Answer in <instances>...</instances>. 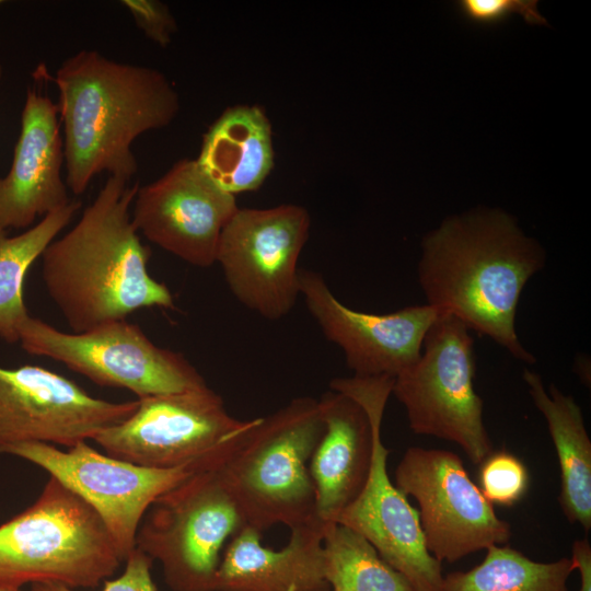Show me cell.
<instances>
[{"label": "cell", "instance_id": "1", "mask_svg": "<svg viewBox=\"0 0 591 591\" xmlns=\"http://www.w3.org/2000/svg\"><path fill=\"white\" fill-rule=\"evenodd\" d=\"M542 246L497 209L447 219L422 241L418 281L427 304L532 364L515 315L526 282L545 265Z\"/></svg>", "mask_w": 591, "mask_h": 591}, {"label": "cell", "instance_id": "2", "mask_svg": "<svg viewBox=\"0 0 591 591\" xmlns=\"http://www.w3.org/2000/svg\"><path fill=\"white\" fill-rule=\"evenodd\" d=\"M138 188L108 175L74 227L42 254L45 288L74 333L174 306L170 289L148 271L150 251L131 220Z\"/></svg>", "mask_w": 591, "mask_h": 591}, {"label": "cell", "instance_id": "3", "mask_svg": "<svg viewBox=\"0 0 591 591\" xmlns=\"http://www.w3.org/2000/svg\"><path fill=\"white\" fill-rule=\"evenodd\" d=\"M55 83L66 185L76 195L102 172L129 181L138 171L134 140L169 126L179 112L178 94L162 72L118 62L92 49L68 57Z\"/></svg>", "mask_w": 591, "mask_h": 591}, {"label": "cell", "instance_id": "4", "mask_svg": "<svg viewBox=\"0 0 591 591\" xmlns=\"http://www.w3.org/2000/svg\"><path fill=\"white\" fill-rule=\"evenodd\" d=\"M324 433L318 399H291L258 417L217 464L246 526L263 534L276 524L289 529L317 519L311 456Z\"/></svg>", "mask_w": 591, "mask_h": 591}, {"label": "cell", "instance_id": "5", "mask_svg": "<svg viewBox=\"0 0 591 591\" xmlns=\"http://www.w3.org/2000/svg\"><path fill=\"white\" fill-rule=\"evenodd\" d=\"M123 561L96 511L51 476L34 503L0 525V589L95 588Z\"/></svg>", "mask_w": 591, "mask_h": 591}, {"label": "cell", "instance_id": "6", "mask_svg": "<svg viewBox=\"0 0 591 591\" xmlns=\"http://www.w3.org/2000/svg\"><path fill=\"white\" fill-rule=\"evenodd\" d=\"M245 526L216 464L157 498L139 525L136 548L160 563L172 591H215L221 551Z\"/></svg>", "mask_w": 591, "mask_h": 591}, {"label": "cell", "instance_id": "7", "mask_svg": "<svg viewBox=\"0 0 591 591\" xmlns=\"http://www.w3.org/2000/svg\"><path fill=\"white\" fill-rule=\"evenodd\" d=\"M475 369L470 329L443 313L427 332L419 359L394 378L392 394L414 433L456 443L472 463L480 464L493 442L474 389Z\"/></svg>", "mask_w": 591, "mask_h": 591}, {"label": "cell", "instance_id": "8", "mask_svg": "<svg viewBox=\"0 0 591 591\" xmlns=\"http://www.w3.org/2000/svg\"><path fill=\"white\" fill-rule=\"evenodd\" d=\"M137 401L132 415L93 440L107 455L150 468L220 461L257 421L233 417L209 386Z\"/></svg>", "mask_w": 591, "mask_h": 591}, {"label": "cell", "instance_id": "9", "mask_svg": "<svg viewBox=\"0 0 591 591\" xmlns=\"http://www.w3.org/2000/svg\"><path fill=\"white\" fill-rule=\"evenodd\" d=\"M19 341L28 354L59 361L102 386L126 389L138 398L208 386L181 354L155 345L126 320L83 333H65L28 315Z\"/></svg>", "mask_w": 591, "mask_h": 591}, {"label": "cell", "instance_id": "10", "mask_svg": "<svg viewBox=\"0 0 591 591\" xmlns=\"http://www.w3.org/2000/svg\"><path fill=\"white\" fill-rule=\"evenodd\" d=\"M394 379L336 378L333 391L348 395L367 412L373 427L372 459L367 482L358 497L333 522L366 537L380 556L402 573L414 591H441V563L428 551L418 512L391 479L389 450L382 441V420Z\"/></svg>", "mask_w": 591, "mask_h": 591}, {"label": "cell", "instance_id": "11", "mask_svg": "<svg viewBox=\"0 0 591 591\" xmlns=\"http://www.w3.org/2000/svg\"><path fill=\"white\" fill-rule=\"evenodd\" d=\"M310 227L308 210L298 205L237 208L221 233L216 263L242 305L268 321L291 312Z\"/></svg>", "mask_w": 591, "mask_h": 591}, {"label": "cell", "instance_id": "12", "mask_svg": "<svg viewBox=\"0 0 591 591\" xmlns=\"http://www.w3.org/2000/svg\"><path fill=\"white\" fill-rule=\"evenodd\" d=\"M394 479L402 493L416 500L426 546L440 563H455L509 542V522L497 515L456 453L410 447Z\"/></svg>", "mask_w": 591, "mask_h": 591}, {"label": "cell", "instance_id": "13", "mask_svg": "<svg viewBox=\"0 0 591 591\" xmlns=\"http://www.w3.org/2000/svg\"><path fill=\"white\" fill-rule=\"evenodd\" d=\"M3 453L42 467L91 506L104 522L124 561L136 548L139 525L157 498L211 464L150 468L100 453L86 441L67 451L43 442L20 443L7 448Z\"/></svg>", "mask_w": 591, "mask_h": 591}, {"label": "cell", "instance_id": "14", "mask_svg": "<svg viewBox=\"0 0 591 591\" xmlns=\"http://www.w3.org/2000/svg\"><path fill=\"white\" fill-rule=\"evenodd\" d=\"M138 401L109 402L38 366L0 367V454L14 444L43 442L71 448L117 425Z\"/></svg>", "mask_w": 591, "mask_h": 591}, {"label": "cell", "instance_id": "15", "mask_svg": "<svg viewBox=\"0 0 591 591\" xmlns=\"http://www.w3.org/2000/svg\"><path fill=\"white\" fill-rule=\"evenodd\" d=\"M300 296L325 338L338 346L359 378H395L420 357L425 336L444 312L412 305L386 314L356 311L341 303L321 274L300 268Z\"/></svg>", "mask_w": 591, "mask_h": 591}, {"label": "cell", "instance_id": "16", "mask_svg": "<svg viewBox=\"0 0 591 591\" xmlns=\"http://www.w3.org/2000/svg\"><path fill=\"white\" fill-rule=\"evenodd\" d=\"M132 205L138 233L200 268L216 263L221 233L239 208L234 195L190 159L177 161L157 181L139 186Z\"/></svg>", "mask_w": 591, "mask_h": 591}, {"label": "cell", "instance_id": "17", "mask_svg": "<svg viewBox=\"0 0 591 591\" xmlns=\"http://www.w3.org/2000/svg\"><path fill=\"white\" fill-rule=\"evenodd\" d=\"M58 106L36 86L26 92L11 167L0 177V229L26 228L69 204L61 176Z\"/></svg>", "mask_w": 591, "mask_h": 591}, {"label": "cell", "instance_id": "18", "mask_svg": "<svg viewBox=\"0 0 591 591\" xmlns=\"http://www.w3.org/2000/svg\"><path fill=\"white\" fill-rule=\"evenodd\" d=\"M320 518L290 529L280 549L265 547L262 533L245 526L227 544L215 591H331L325 578Z\"/></svg>", "mask_w": 591, "mask_h": 591}, {"label": "cell", "instance_id": "19", "mask_svg": "<svg viewBox=\"0 0 591 591\" xmlns=\"http://www.w3.org/2000/svg\"><path fill=\"white\" fill-rule=\"evenodd\" d=\"M324 433L309 471L316 495V514L324 522L335 518L361 493L371 465L373 427L364 408L336 391L318 399Z\"/></svg>", "mask_w": 591, "mask_h": 591}, {"label": "cell", "instance_id": "20", "mask_svg": "<svg viewBox=\"0 0 591 591\" xmlns=\"http://www.w3.org/2000/svg\"><path fill=\"white\" fill-rule=\"evenodd\" d=\"M196 161L229 194L257 189L274 166L271 125L265 111L248 105L227 108L205 134Z\"/></svg>", "mask_w": 591, "mask_h": 591}, {"label": "cell", "instance_id": "21", "mask_svg": "<svg viewBox=\"0 0 591 591\" xmlns=\"http://www.w3.org/2000/svg\"><path fill=\"white\" fill-rule=\"evenodd\" d=\"M523 380L529 394L544 416L559 465L558 501L566 519L591 529V440L580 406L571 395L564 394L554 383L547 389L541 375L528 368Z\"/></svg>", "mask_w": 591, "mask_h": 591}, {"label": "cell", "instance_id": "22", "mask_svg": "<svg viewBox=\"0 0 591 591\" xmlns=\"http://www.w3.org/2000/svg\"><path fill=\"white\" fill-rule=\"evenodd\" d=\"M80 207L79 200H70L15 236H8L7 231L0 229V338L4 341H19L20 325L30 315L23 298L27 270Z\"/></svg>", "mask_w": 591, "mask_h": 591}, {"label": "cell", "instance_id": "23", "mask_svg": "<svg viewBox=\"0 0 591 591\" xmlns=\"http://www.w3.org/2000/svg\"><path fill=\"white\" fill-rule=\"evenodd\" d=\"M570 558L536 561L509 545H493L467 571L443 576L441 591H568Z\"/></svg>", "mask_w": 591, "mask_h": 591}, {"label": "cell", "instance_id": "24", "mask_svg": "<svg viewBox=\"0 0 591 591\" xmlns=\"http://www.w3.org/2000/svg\"><path fill=\"white\" fill-rule=\"evenodd\" d=\"M323 552L333 591H414L366 537L346 525L324 523Z\"/></svg>", "mask_w": 591, "mask_h": 591}, {"label": "cell", "instance_id": "25", "mask_svg": "<svg viewBox=\"0 0 591 591\" xmlns=\"http://www.w3.org/2000/svg\"><path fill=\"white\" fill-rule=\"evenodd\" d=\"M529 483L526 466L510 452L493 451L480 463L479 489L491 505H515L525 495Z\"/></svg>", "mask_w": 591, "mask_h": 591}, {"label": "cell", "instance_id": "26", "mask_svg": "<svg viewBox=\"0 0 591 591\" xmlns=\"http://www.w3.org/2000/svg\"><path fill=\"white\" fill-rule=\"evenodd\" d=\"M457 9L466 21L480 26L496 25L512 15H520L529 24H546L536 0H462Z\"/></svg>", "mask_w": 591, "mask_h": 591}, {"label": "cell", "instance_id": "27", "mask_svg": "<svg viewBox=\"0 0 591 591\" xmlns=\"http://www.w3.org/2000/svg\"><path fill=\"white\" fill-rule=\"evenodd\" d=\"M137 27L147 38L166 47L177 31L176 21L169 7L158 0H123Z\"/></svg>", "mask_w": 591, "mask_h": 591}, {"label": "cell", "instance_id": "28", "mask_svg": "<svg viewBox=\"0 0 591 591\" xmlns=\"http://www.w3.org/2000/svg\"><path fill=\"white\" fill-rule=\"evenodd\" d=\"M123 573L113 580H106L102 591H157L151 576L153 560L135 548L126 558ZM30 591H74L61 583L39 582L31 584Z\"/></svg>", "mask_w": 591, "mask_h": 591}, {"label": "cell", "instance_id": "29", "mask_svg": "<svg viewBox=\"0 0 591 591\" xmlns=\"http://www.w3.org/2000/svg\"><path fill=\"white\" fill-rule=\"evenodd\" d=\"M573 570L580 575L578 591H591V545L588 538L576 540L571 547Z\"/></svg>", "mask_w": 591, "mask_h": 591}, {"label": "cell", "instance_id": "30", "mask_svg": "<svg viewBox=\"0 0 591 591\" xmlns=\"http://www.w3.org/2000/svg\"><path fill=\"white\" fill-rule=\"evenodd\" d=\"M0 591H21V589H0Z\"/></svg>", "mask_w": 591, "mask_h": 591}, {"label": "cell", "instance_id": "31", "mask_svg": "<svg viewBox=\"0 0 591 591\" xmlns=\"http://www.w3.org/2000/svg\"><path fill=\"white\" fill-rule=\"evenodd\" d=\"M1 78H2V67L0 65V80H1Z\"/></svg>", "mask_w": 591, "mask_h": 591}, {"label": "cell", "instance_id": "32", "mask_svg": "<svg viewBox=\"0 0 591 591\" xmlns=\"http://www.w3.org/2000/svg\"><path fill=\"white\" fill-rule=\"evenodd\" d=\"M2 3H3V2H2V1H0V4H2Z\"/></svg>", "mask_w": 591, "mask_h": 591}]
</instances>
